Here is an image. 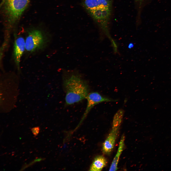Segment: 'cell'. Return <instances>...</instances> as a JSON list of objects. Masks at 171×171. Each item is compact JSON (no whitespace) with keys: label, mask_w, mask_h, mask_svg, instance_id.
Returning <instances> with one entry per match:
<instances>
[{"label":"cell","mask_w":171,"mask_h":171,"mask_svg":"<svg viewBox=\"0 0 171 171\" xmlns=\"http://www.w3.org/2000/svg\"><path fill=\"white\" fill-rule=\"evenodd\" d=\"M63 79L66 104L71 105L86 99L89 93V86L79 74L71 72Z\"/></svg>","instance_id":"6da1fadb"},{"label":"cell","mask_w":171,"mask_h":171,"mask_svg":"<svg viewBox=\"0 0 171 171\" xmlns=\"http://www.w3.org/2000/svg\"><path fill=\"white\" fill-rule=\"evenodd\" d=\"M113 0H86L85 7L103 31H108Z\"/></svg>","instance_id":"7a4b0ae2"},{"label":"cell","mask_w":171,"mask_h":171,"mask_svg":"<svg viewBox=\"0 0 171 171\" xmlns=\"http://www.w3.org/2000/svg\"><path fill=\"white\" fill-rule=\"evenodd\" d=\"M2 6L8 24L12 26L18 20L30 0H2Z\"/></svg>","instance_id":"3957f363"},{"label":"cell","mask_w":171,"mask_h":171,"mask_svg":"<svg viewBox=\"0 0 171 171\" xmlns=\"http://www.w3.org/2000/svg\"><path fill=\"white\" fill-rule=\"evenodd\" d=\"M50 39V36L40 29L31 30L28 32L25 39V50L31 53L43 49Z\"/></svg>","instance_id":"277c9868"},{"label":"cell","mask_w":171,"mask_h":171,"mask_svg":"<svg viewBox=\"0 0 171 171\" xmlns=\"http://www.w3.org/2000/svg\"><path fill=\"white\" fill-rule=\"evenodd\" d=\"M121 123L119 122L113 121L112 129L103 144L102 151L104 154H109L113 150Z\"/></svg>","instance_id":"5b68a950"},{"label":"cell","mask_w":171,"mask_h":171,"mask_svg":"<svg viewBox=\"0 0 171 171\" xmlns=\"http://www.w3.org/2000/svg\"><path fill=\"white\" fill-rule=\"evenodd\" d=\"M13 51V57L15 65L19 70L21 57L25 50V40L21 36L14 38Z\"/></svg>","instance_id":"8992f818"},{"label":"cell","mask_w":171,"mask_h":171,"mask_svg":"<svg viewBox=\"0 0 171 171\" xmlns=\"http://www.w3.org/2000/svg\"><path fill=\"white\" fill-rule=\"evenodd\" d=\"M86 99L87 100V105L83 118L87 115L91 109L96 105L104 102L116 101V100L102 96L97 92H92L90 93Z\"/></svg>","instance_id":"52a82bcc"},{"label":"cell","mask_w":171,"mask_h":171,"mask_svg":"<svg viewBox=\"0 0 171 171\" xmlns=\"http://www.w3.org/2000/svg\"><path fill=\"white\" fill-rule=\"evenodd\" d=\"M107 163L106 158L103 156H99L94 160L90 168V171H100L105 166Z\"/></svg>","instance_id":"ba28073f"},{"label":"cell","mask_w":171,"mask_h":171,"mask_svg":"<svg viewBox=\"0 0 171 171\" xmlns=\"http://www.w3.org/2000/svg\"><path fill=\"white\" fill-rule=\"evenodd\" d=\"M125 136L123 135L119 144L118 150L114 157L109 169V171H115L118 169L117 166L119 159L124 146Z\"/></svg>","instance_id":"9c48e42d"},{"label":"cell","mask_w":171,"mask_h":171,"mask_svg":"<svg viewBox=\"0 0 171 171\" xmlns=\"http://www.w3.org/2000/svg\"><path fill=\"white\" fill-rule=\"evenodd\" d=\"M40 130V128L38 126L34 127L31 129V131L35 137L37 136Z\"/></svg>","instance_id":"30bf717a"},{"label":"cell","mask_w":171,"mask_h":171,"mask_svg":"<svg viewBox=\"0 0 171 171\" xmlns=\"http://www.w3.org/2000/svg\"><path fill=\"white\" fill-rule=\"evenodd\" d=\"M44 158H36L34 159L33 161L31 162L29 164H28V166L29 167L33 165L34 163L38 162H40L42 161L43 160Z\"/></svg>","instance_id":"8fae6325"},{"label":"cell","mask_w":171,"mask_h":171,"mask_svg":"<svg viewBox=\"0 0 171 171\" xmlns=\"http://www.w3.org/2000/svg\"><path fill=\"white\" fill-rule=\"evenodd\" d=\"M135 1L138 5L139 6L141 7L147 0H134Z\"/></svg>","instance_id":"7c38bea8"},{"label":"cell","mask_w":171,"mask_h":171,"mask_svg":"<svg viewBox=\"0 0 171 171\" xmlns=\"http://www.w3.org/2000/svg\"><path fill=\"white\" fill-rule=\"evenodd\" d=\"M134 46V45L133 43H130L128 46V47L129 48H133Z\"/></svg>","instance_id":"4fadbf2b"}]
</instances>
